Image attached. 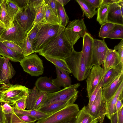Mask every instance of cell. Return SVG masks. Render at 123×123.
Instances as JSON below:
<instances>
[{
    "mask_svg": "<svg viewBox=\"0 0 123 123\" xmlns=\"http://www.w3.org/2000/svg\"><path fill=\"white\" fill-rule=\"evenodd\" d=\"M123 81V72L110 84L102 88V94L105 103L108 102L115 94Z\"/></svg>",
    "mask_w": 123,
    "mask_h": 123,
    "instance_id": "19",
    "label": "cell"
},
{
    "mask_svg": "<svg viewBox=\"0 0 123 123\" xmlns=\"http://www.w3.org/2000/svg\"><path fill=\"white\" fill-rule=\"evenodd\" d=\"M26 98H21L16 101L14 104V107L18 110H25L26 107Z\"/></svg>",
    "mask_w": 123,
    "mask_h": 123,
    "instance_id": "41",
    "label": "cell"
},
{
    "mask_svg": "<svg viewBox=\"0 0 123 123\" xmlns=\"http://www.w3.org/2000/svg\"><path fill=\"white\" fill-rule=\"evenodd\" d=\"M13 107L14 111L17 115H27L31 116L36 117L37 120L48 117L51 114L44 113L39 110H20L15 109Z\"/></svg>",
    "mask_w": 123,
    "mask_h": 123,
    "instance_id": "29",
    "label": "cell"
},
{
    "mask_svg": "<svg viewBox=\"0 0 123 123\" xmlns=\"http://www.w3.org/2000/svg\"><path fill=\"white\" fill-rule=\"evenodd\" d=\"M100 87H101L102 88L101 86L100 83V84L97 86L95 89L89 97V100L88 104L87 106H86V108L87 109L89 108L92 104L96 98L98 90Z\"/></svg>",
    "mask_w": 123,
    "mask_h": 123,
    "instance_id": "43",
    "label": "cell"
},
{
    "mask_svg": "<svg viewBox=\"0 0 123 123\" xmlns=\"http://www.w3.org/2000/svg\"><path fill=\"white\" fill-rule=\"evenodd\" d=\"M29 90L21 85L3 83L0 87V102L14 106L18 100L26 98Z\"/></svg>",
    "mask_w": 123,
    "mask_h": 123,
    "instance_id": "3",
    "label": "cell"
},
{
    "mask_svg": "<svg viewBox=\"0 0 123 123\" xmlns=\"http://www.w3.org/2000/svg\"><path fill=\"white\" fill-rule=\"evenodd\" d=\"M7 119L4 113L0 102V123H6Z\"/></svg>",
    "mask_w": 123,
    "mask_h": 123,
    "instance_id": "53",
    "label": "cell"
},
{
    "mask_svg": "<svg viewBox=\"0 0 123 123\" xmlns=\"http://www.w3.org/2000/svg\"><path fill=\"white\" fill-rule=\"evenodd\" d=\"M108 47L104 40L94 39L90 67L93 66L103 65Z\"/></svg>",
    "mask_w": 123,
    "mask_h": 123,
    "instance_id": "13",
    "label": "cell"
},
{
    "mask_svg": "<svg viewBox=\"0 0 123 123\" xmlns=\"http://www.w3.org/2000/svg\"><path fill=\"white\" fill-rule=\"evenodd\" d=\"M52 79L46 76L41 77L35 82V85L39 91L47 93L54 92L61 89L52 82Z\"/></svg>",
    "mask_w": 123,
    "mask_h": 123,
    "instance_id": "18",
    "label": "cell"
},
{
    "mask_svg": "<svg viewBox=\"0 0 123 123\" xmlns=\"http://www.w3.org/2000/svg\"><path fill=\"white\" fill-rule=\"evenodd\" d=\"M36 8L27 7L19 12L15 18L25 33L34 25Z\"/></svg>",
    "mask_w": 123,
    "mask_h": 123,
    "instance_id": "11",
    "label": "cell"
},
{
    "mask_svg": "<svg viewBox=\"0 0 123 123\" xmlns=\"http://www.w3.org/2000/svg\"><path fill=\"white\" fill-rule=\"evenodd\" d=\"M74 77L79 81L86 79L91 69L86 67L82 51L77 52L73 46L69 55L65 59Z\"/></svg>",
    "mask_w": 123,
    "mask_h": 123,
    "instance_id": "4",
    "label": "cell"
},
{
    "mask_svg": "<svg viewBox=\"0 0 123 123\" xmlns=\"http://www.w3.org/2000/svg\"><path fill=\"white\" fill-rule=\"evenodd\" d=\"M5 29L0 23V36L3 33Z\"/></svg>",
    "mask_w": 123,
    "mask_h": 123,
    "instance_id": "59",
    "label": "cell"
},
{
    "mask_svg": "<svg viewBox=\"0 0 123 123\" xmlns=\"http://www.w3.org/2000/svg\"><path fill=\"white\" fill-rule=\"evenodd\" d=\"M80 5L83 12L82 17L84 15L89 19L92 18L97 14L96 8L86 0H76Z\"/></svg>",
    "mask_w": 123,
    "mask_h": 123,
    "instance_id": "28",
    "label": "cell"
},
{
    "mask_svg": "<svg viewBox=\"0 0 123 123\" xmlns=\"http://www.w3.org/2000/svg\"><path fill=\"white\" fill-rule=\"evenodd\" d=\"M73 46L66 37L64 30L38 53L43 57L48 56L65 59L70 54Z\"/></svg>",
    "mask_w": 123,
    "mask_h": 123,
    "instance_id": "1",
    "label": "cell"
},
{
    "mask_svg": "<svg viewBox=\"0 0 123 123\" xmlns=\"http://www.w3.org/2000/svg\"><path fill=\"white\" fill-rule=\"evenodd\" d=\"M103 66L106 71L113 68L123 69V64L121 62L117 51L109 48L107 52Z\"/></svg>",
    "mask_w": 123,
    "mask_h": 123,
    "instance_id": "15",
    "label": "cell"
},
{
    "mask_svg": "<svg viewBox=\"0 0 123 123\" xmlns=\"http://www.w3.org/2000/svg\"><path fill=\"white\" fill-rule=\"evenodd\" d=\"M6 0H3L1 4V10L0 23L5 29L7 30L14 25V23L9 16L6 6Z\"/></svg>",
    "mask_w": 123,
    "mask_h": 123,
    "instance_id": "27",
    "label": "cell"
},
{
    "mask_svg": "<svg viewBox=\"0 0 123 123\" xmlns=\"http://www.w3.org/2000/svg\"><path fill=\"white\" fill-rule=\"evenodd\" d=\"M114 49L118 50L117 51L120 56L121 62L123 64V39H122L117 45L115 46Z\"/></svg>",
    "mask_w": 123,
    "mask_h": 123,
    "instance_id": "44",
    "label": "cell"
},
{
    "mask_svg": "<svg viewBox=\"0 0 123 123\" xmlns=\"http://www.w3.org/2000/svg\"><path fill=\"white\" fill-rule=\"evenodd\" d=\"M16 44L21 48L25 56L34 53L32 44L27 36L24 39Z\"/></svg>",
    "mask_w": 123,
    "mask_h": 123,
    "instance_id": "34",
    "label": "cell"
},
{
    "mask_svg": "<svg viewBox=\"0 0 123 123\" xmlns=\"http://www.w3.org/2000/svg\"><path fill=\"white\" fill-rule=\"evenodd\" d=\"M64 32L67 38L73 46L80 37L83 38L87 32L83 19H75L69 22Z\"/></svg>",
    "mask_w": 123,
    "mask_h": 123,
    "instance_id": "7",
    "label": "cell"
},
{
    "mask_svg": "<svg viewBox=\"0 0 123 123\" xmlns=\"http://www.w3.org/2000/svg\"><path fill=\"white\" fill-rule=\"evenodd\" d=\"M107 38L123 39V25L116 24Z\"/></svg>",
    "mask_w": 123,
    "mask_h": 123,
    "instance_id": "38",
    "label": "cell"
},
{
    "mask_svg": "<svg viewBox=\"0 0 123 123\" xmlns=\"http://www.w3.org/2000/svg\"><path fill=\"white\" fill-rule=\"evenodd\" d=\"M80 110L78 105L73 103L37 120L36 123H62L70 121L76 118Z\"/></svg>",
    "mask_w": 123,
    "mask_h": 123,
    "instance_id": "5",
    "label": "cell"
},
{
    "mask_svg": "<svg viewBox=\"0 0 123 123\" xmlns=\"http://www.w3.org/2000/svg\"><path fill=\"white\" fill-rule=\"evenodd\" d=\"M10 123H35V122L26 123L21 120L14 111L10 117Z\"/></svg>",
    "mask_w": 123,
    "mask_h": 123,
    "instance_id": "45",
    "label": "cell"
},
{
    "mask_svg": "<svg viewBox=\"0 0 123 123\" xmlns=\"http://www.w3.org/2000/svg\"><path fill=\"white\" fill-rule=\"evenodd\" d=\"M106 72L100 66L94 65L92 67L86 80L89 98L100 84Z\"/></svg>",
    "mask_w": 123,
    "mask_h": 123,
    "instance_id": "12",
    "label": "cell"
},
{
    "mask_svg": "<svg viewBox=\"0 0 123 123\" xmlns=\"http://www.w3.org/2000/svg\"><path fill=\"white\" fill-rule=\"evenodd\" d=\"M22 10L26 8L27 6L28 0H12Z\"/></svg>",
    "mask_w": 123,
    "mask_h": 123,
    "instance_id": "48",
    "label": "cell"
},
{
    "mask_svg": "<svg viewBox=\"0 0 123 123\" xmlns=\"http://www.w3.org/2000/svg\"><path fill=\"white\" fill-rule=\"evenodd\" d=\"M80 85L79 83H77L57 91L48 93L47 99L43 106L60 101H71L74 103L78 96L77 88Z\"/></svg>",
    "mask_w": 123,
    "mask_h": 123,
    "instance_id": "6",
    "label": "cell"
},
{
    "mask_svg": "<svg viewBox=\"0 0 123 123\" xmlns=\"http://www.w3.org/2000/svg\"><path fill=\"white\" fill-rule=\"evenodd\" d=\"M110 120L111 123H117L116 113L114 115Z\"/></svg>",
    "mask_w": 123,
    "mask_h": 123,
    "instance_id": "57",
    "label": "cell"
},
{
    "mask_svg": "<svg viewBox=\"0 0 123 123\" xmlns=\"http://www.w3.org/2000/svg\"><path fill=\"white\" fill-rule=\"evenodd\" d=\"M7 11L13 22L17 14L22 10L12 0H6Z\"/></svg>",
    "mask_w": 123,
    "mask_h": 123,
    "instance_id": "30",
    "label": "cell"
},
{
    "mask_svg": "<svg viewBox=\"0 0 123 123\" xmlns=\"http://www.w3.org/2000/svg\"><path fill=\"white\" fill-rule=\"evenodd\" d=\"M119 0H102L101 3L107 4L118 3Z\"/></svg>",
    "mask_w": 123,
    "mask_h": 123,
    "instance_id": "54",
    "label": "cell"
},
{
    "mask_svg": "<svg viewBox=\"0 0 123 123\" xmlns=\"http://www.w3.org/2000/svg\"><path fill=\"white\" fill-rule=\"evenodd\" d=\"M5 57H2L0 56V74L5 61Z\"/></svg>",
    "mask_w": 123,
    "mask_h": 123,
    "instance_id": "55",
    "label": "cell"
},
{
    "mask_svg": "<svg viewBox=\"0 0 123 123\" xmlns=\"http://www.w3.org/2000/svg\"><path fill=\"white\" fill-rule=\"evenodd\" d=\"M55 66L57 77L56 78L52 79L53 83L57 87L64 88L71 85L72 81L69 74L67 72Z\"/></svg>",
    "mask_w": 123,
    "mask_h": 123,
    "instance_id": "20",
    "label": "cell"
},
{
    "mask_svg": "<svg viewBox=\"0 0 123 123\" xmlns=\"http://www.w3.org/2000/svg\"><path fill=\"white\" fill-rule=\"evenodd\" d=\"M123 98V92H122L120 96L116 105L115 111L116 113L122 107H123L122 102Z\"/></svg>",
    "mask_w": 123,
    "mask_h": 123,
    "instance_id": "50",
    "label": "cell"
},
{
    "mask_svg": "<svg viewBox=\"0 0 123 123\" xmlns=\"http://www.w3.org/2000/svg\"><path fill=\"white\" fill-rule=\"evenodd\" d=\"M65 28L59 25L44 23L32 44L34 53L41 50L49 42L60 34Z\"/></svg>",
    "mask_w": 123,
    "mask_h": 123,
    "instance_id": "2",
    "label": "cell"
},
{
    "mask_svg": "<svg viewBox=\"0 0 123 123\" xmlns=\"http://www.w3.org/2000/svg\"><path fill=\"white\" fill-rule=\"evenodd\" d=\"M44 1L58 17L56 0H44Z\"/></svg>",
    "mask_w": 123,
    "mask_h": 123,
    "instance_id": "42",
    "label": "cell"
},
{
    "mask_svg": "<svg viewBox=\"0 0 123 123\" xmlns=\"http://www.w3.org/2000/svg\"><path fill=\"white\" fill-rule=\"evenodd\" d=\"M14 25L9 29H5L0 36V41L7 40L17 43L24 39L27 34L24 31L21 26L14 19Z\"/></svg>",
    "mask_w": 123,
    "mask_h": 123,
    "instance_id": "14",
    "label": "cell"
},
{
    "mask_svg": "<svg viewBox=\"0 0 123 123\" xmlns=\"http://www.w3.org/2000/svg\"><path fill=\"white\" fill-rule=\"evenodd\" d=\"M108 7L109 4L101 3L98 8L97 21L101 25L107 22Z\"/></svg>",
    "mask_w": 123,
    "mask_h": 123,
    "instance_id": "33",
    "label": "cell"
},
{
    "mask_svg": "<svg viewBox=\"0 0 123 123\" xmlns=\"http://www.w3.org/2000/svg\"><path fill=\"white\" fill-rule=\"evenodd\" d=\"M43 0H28L27 7L36 8L41 5Z\"/></svg>",
    "mask_w": 123,
    "mask_h": 123,
    "instance_id": "49",
    "label": "cell"
},
{
    "mask_svg": "<svg viewBox=\"0 0 123 123\" xmlns=\"http://www.w3.org/2000/svg\"><path fill=\"white\" fill-rule=\"evenodd\" d=\"M46 23L44 20L42 22L34 25L32 28L27 33V36L32 44L40 28L43 25Z\"/></svg>",
    "mask_w": 123,
    "mask_h": 123,
    "instance_id": "39",
    "label": "cell"
},
{
    "mask_svg": "<svg viewBox=\"0 0 123 123\" xmlns=\"http://www.w3.org/2000/svg\"><path fill=\"white\" fill-rule=\"evenodd\" d=\"M20 64L24 71L32 76H38L43 73V61L36 53L25 56Z\"/></svg>",
    "mask_w": 123,
    "mask_h": 123,
    "instance_id": "8",
    "label": "cell"
},
{
    "mask_svg": "<svg viewBox=\"0 0 123 123\" xmlns=\"http://www.w3.org/2000/svg\"><path fill=\"white\" fill-rule=\"evenodd\" d=\"M117 123H123V107L116 113Z\"/></svg>",
    "mask_w": 123,
    "mask_h": 123,
    "instance_id": "51",
    "label": "cell"
},
{
    "mask_svg": "<svg viewBox=\"0 0 123 123\" xmlns=\"http://www.w3.org/2000/svg\"><path fill=\"white\" fill-rule=\"evenodd\" d=\"M118 3L109 4L107 21L123 25V13Z\"/></svg>",
    "mask_w": 123,
    "mask_h": 123,
    "instance_id": "17",
    "label": "cell"
},
{
    "mask_svg": "<svg viewBox=\"0 0 123 123\" xmlns=\"http://www.w3.org/2000/svg\"><path fill=\"white\" fill-rule=\"evenodd\" d=\"M21 120L25 122L30 123L35 122L37 121V118L34 117L27 115H18Z\"/></svg>",
    "mask_w": 123,
    "mask_h": 123,
    "instance_id": "47",
    "label": "cell"
},
{
    "mask_svg": "<svg viewBox=\"0 0 123 123\" xmlns=\"http://www.w3.org/2000/svg\"><path fill=\"white\" fill-rule=\"evenodd\" d=\"M116 25L109 22H106L102 25L100 29L99 37L103 38H107Z\"/></svg>",
    "mask_w": 123,
    "mask_h": 123,
    "instance_id": "37",
    "label": "cell"
},
{
    "mask_svg": "<svg viewBox=\"0 0 123 123\" xmlns=\"http://www.w3.org/2000/svg\"><path fill=\"white\" fill-rule=\"evenodd\" d=\"M46 4L43 0L41 5L36 8V12L34 25L42 22L44 19Z\"/></svg>",
    "mask_w": 123,
    "mask_h": 123,
    "instance_id": "35",
    "label": "cell"
},
{
    "mask_svg": "<svg viewBox=\"0 0 123 123\" xmlns=\"http://www.w3.org/2000/svg\"><path fill=\"white\" fill-rule=\"evenodd\" d=\"M83 38L82 54L86 67L87 69H91V61L94 39L87 32L85 33Z\"/></svg>",
    "mask_w": 123,
    "mask_h": 123,
    "instance_id": "16",
    "label": "cell"
},
{
    "mask_svg": "<svg viewBox=\"0 0 123 123\" xmlns=\"http://www.w3.org/2000/svg\"><path fill=\"white\" fill-rule=\"evenodd\" d=\"M6 123H8V120H7V119L6 120Z\"/></svg>",
    "mask_w": 123,
    "mask_h": 123,
    "instance_id": "63",
    "label": "cell"
},
{
    "mask_svg": "<svg viewBox=\"0 0 123 123\" xmlns=\"http://www.w3.org/2000/svg\"><path fill=\"white\" fill-rule=\"evenodd\" d=\"M3 0H0V5L2 2Z\"/></svg>",
    "mask_w": 123,
    "mask_h": 123,
    "instance_id": "62",
    "label": "cell"
},
{
    "mask_svg": "<svg viewBox=\"0 0 123 123\" xmlns=\"http://www.w3.org/2000/svg\"><path fill=\"white\" fill-rule=\"evenodd\" d=\"M123 81L122 82L117 92L107 103H105L107 113L106 116L110 120L116 113L115 106L116 103L121 94L123 92Z\"/></svg>",
    "mask_w": 123,
    "mask_h": 123,
    "instance_id": "22",
    "label": "cell"
},
{
    "mask_svg": "<svg viewBox=\"0 0 123 123\" xmlns=\"http://www.w3.org/2000/svg\"><path fill=\"white\" fill-rule=\"evenodd\" d=\"M56 1V9L58 18L60 25L64 27L69 22V18L67 14L64 6Z\"/></svg>",
    "mask_w": 123,
    "mask_h": 123,
    "instance_id": "31",
    "label": "cell"
},
{
    "mask_svg": "<svg viewBox=\"0 0 123 123\" xmlns=\"http://www.w3.org/2000/svg\"><path fill=\"white\" fill-rule=\"evenodd\" d=\"M123 72V69L113 68L107 71L104 75L100 84L102 88L107 86L116 80Z\"/></svg>",
    "mask_w": 123,
    "mask_h": 123,
    "instance_id": "25",
    "label": "cell"
},
{
    "mask_svg": "<svg viewBox=\"0 0 123 123\" xmlns=\"http://www.w3.org/2000/svg\"><path fill=\"white\" fill-rule=\"evenodd\" d=\"M1 41L7 47L13 51L24 55L21 48L16 43L12 42L7 40H3Z\"/></svg>",
    "mask_w": 123,
    "mask_h": 123,
    "instance_id": "40",
    "label": "cell"
},
{
    "mask_svg": "<svg viewBox=\"0 0 123 123\" xmlns=\"http://www.w3.org/2000/svg\"><path fill=\"white\" fill-rule=\"evenodd\" d=\"M1 4L0 5V14H1Z\"/></svg>",
    "mask_w": 123,
    "mask_h": 123,
    "instance_id": "61",
    "label": "cell"
},
{
    "mask_svg": "<svg viewBox=\"0 0 123 123\" xmlns=\"http://www.w3.org/2000/svg\"><path fill=\"white\" fill-rule=\"evenodd\" d=\"M102 88L100 87L92 104L89 108H86L89 113L100 123L103 122L107 113L105 102L102 94Z\"/></svg>",
    "mask_w": 123,
    "mask_h": 123,
    "instance_id": "9",
    "label": "cell"
},
{
    "mask_svg": "<svg viewBox=\"0 0 123 123\" xmlns=\"http://www.w3.org/2000/svg\"><path fill=\"white\" fill-rule=\"evenodd\" d=\"M74 103L71 101L56 102L43 106L39 110L44 113L51 114Z\"/></svg>",
    "mask_w": 123,
    "mask_h": 123,
    "instance_id": "24",
    "label": "cell"
},
{
    "mask_svg": "<svg viewBox=\"0 0 123 123\" xmlns=\"http://www.w3.org/2000/svg\"><path fill=\"white\" fill-rule=\"evenodd\" d=\"M1 106L3 111L5 114H11L14 111L13 107H12L10 105L7 103H4Z\"/></svg>",
    "mask_w": 123,
    "mask_h": 123,
    "instance_id": "46",
    "label": "cell"
},
{
    "mask_svg": "<svg viewBox=\"0 0 123 123\" xmlns=\"http://www.w3.org/2000/svg\"><path fill=\"white\" fill-rule=\"evenodd\" d=\"M44 20L46 23L59 24L58 17L46 4Z\"/></svg>",
    "mask_w": 123,
    "mask_h": 123,
    "instance_id": "36",
    "label": "cell"
},
{
    "mask_svg": "<svg viewBox=\"0 0 123 123\" xmlns=\"http://www.w3.org/2000/svg\"><path fill=\"white\" fill-rule=\"evenodd\" d=\"M96 8L99 7L101 4L102 0H86Z\"/></svg>",
    "mask_w": 123,
    "mask_h": 123,
    "instance_id": "52",
    "label": "cell"
},
{
    "mask_svg": "<svg viewBox=\"0 0 123 123\" xmlns=\"http://www.w3.org/2000/svg\"><path fill=\"white\" fill-rule=\"evenodd\" d=\"M44 57L47 60L53 63L55 66L67 72L68 74L71 73V72L64 59L48 56H45Z\"/></svg>",
    "mask_w": 123,
    "mask_h": 123,
    "instance_id": "32",
    "label": "cell"
},
{
    "mask_svg": "<svg viewBox=\"0 0 123 123\" xmlns=\"http://www.w3.org/2000/svg\"><path fill=\"white\" fill-rule=\"evenodd\" d=\"M98 122L88 112L86 106L80 110L75 119V123H97Z\"/></svg>",
    "mask_w": 123,
    "mask_h": 123,
    "instance_id": "26",
    "label": "cell"
},
{
    "mask_svg": "<svg viewBox=\"0 0 123 123\" xmlns=\"http://www.w3.org/2000/svg\"><path fill=\"white\" fill-rule=\"evenodd\" d=\"M75 119L66 122L62 123H75Z\"/></svg>",
    "mask_w": 123,
    "mask_h": 123,
    "instance_id": "60",
    "label": "cell"
},
{
    "mask_svg": "<svg viewBox=\"0 0 123 123\" xmlns=\"http://www.w3.org/2000/svg\"><path fill=\"white\" fill-rule=\"evenodd\" d=\"M9 59L5 57V61L0 74L1 77L0 83H10L9 80L15 75V71L11 63L9 62Z\"/></svg>",
    "mask_w": 123,
    "mask_h": 123,
    "instance_id": "21",
    "label": "cell"
},
{
    "mask_svg": "<svg viewBox=\"0 0 123 123\" xmlns=\"http://www.w3.org/2000/svg\"><path fill=\"white\" fill-rule=\"evenodd\" d=\"M0 80H1V77H0V85H1V84L0 83Z\"/></svg>",
    "mask_w": 123,
    "mask_h": 123,
    "instance_id": "64",
    "label": "cell"
},
{
    "mask_svg": "<svg viewBox=\"0 0 123 123\" xmlns=\"http://www.w3.org/2000/svg\"><path fill=\"white\" fill-rule=\"evenodd\" d=\"M118 3L119 6L122 12L123 13V0H119Z\"/></svg>",
    "mask_w": 123,
    "mask_h": 123,
    "instance_id": "58",
    "label": "cell"
},
{
    "mask_svg": "<svg viewBox=\"0 0 123 123\" xmlns=\"http://www.w3.org/2000/svg\"><path fill=\"white\" fill-rule=\"evenodd\" d=\"M9 59L11 61L20 62L25 57L24 55L15 52L7 47L0 41V56Z\"/></svg>",
    "mask_w": 123,
    "mask_h": 123,
    "instance_id": "23",
    "label": "cell"
},
{
    "mask_svg": "<svg viewBox=\"0 0 123 123\" xmlns=\"http://www.w3.org/2000/svg\"><path fill=\"white\" fill-rule=\"evenodd\" d=\"M56 1L59 2L62 5L64 6L70 0H56Z\"/></svg>",
    "mask_w": 123,
    "mask_h": 123,
    "instance_id": "56",
    "label": "cell"
},
{
    "mask_svg": "<svg viewBox=\"0 0 123 123\" xmlns=\"http://www.w3.org/2000/svg\"><path fill=\"white\" fill-rule=\"evenodd\" d=\"M48 94L39 91L35 86L29 89L26 99V108L28 110H39L46 101Z\"/></svg>",
    "mask_w": 123,
    "mask_h": 123,
    "instance_id": "10",
    "label": "cell"
}]
</instances>
